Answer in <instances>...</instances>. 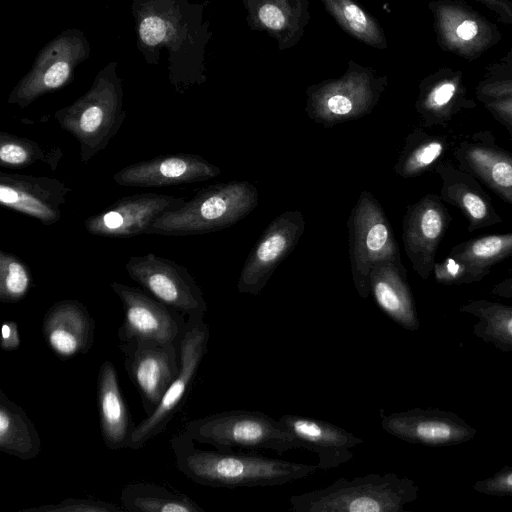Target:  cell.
<instances>
[{
	"label": "cell",
	"instance_id": "30",
	"mask_svg": "<svg viewBox=\"0 0 512 512\" xmlns=\"http://www.w3.org/2000/svg\"><path fill=\"white\" fill-rule=\"evenodd\" d=\"M0 451L21 460L41 452L39 433L25 410L0 390Z\"/></svg>",
	"mask_w": 512,
	"mask_h": 512
},
{
	"label": "cell",
	"instance_id": "42",
	"mask_svg": "<svg viewBox=\"0 0 512 512\" xmlns=\"http://www.w3.org/2000/svg\"><path fill=\"white\" fill-rule=\"evenodd\" d=\"M490 294L495 297L512 299V267L506 277L493 285Z\"/></svg>",
	"mask_w": 512,
	"mask_h": 512
},
{
	"label": "cell",
	"instance_id": "38",
	"mask_svg": "<svg viewBox=\"0 0 512 512\" xmlns=\"http://www.w3.org/2000/svg\"><path fill=\"white\" fill-rule=\"evenodd\" d=\"M472 489L488 496L512 497V466H504L488 478L477 480Z\"/></svg>",
	"mask_w": 512,
	"mask_h": 512
},
{
	"label": "cell",
	"instance_id": "36",
	"mask_svg": "<svg viewBox=\"0 0 512 512\" xmlns=\"http://www.w3.org/2000/svg\"><path fill=\"white\" fill-rule=\"evenodd\" d=\"M474 93L479 102L512 98V47L484 69Z\"/></svg>",
	"mask_w": 512,
	"mask_h": 512
},
{
	"label": "cell",
	"instance_id": "15",
	"mask_svg": "<svg viewBox=\"0 0 512 512\" xmlns=\"http://www.w3.org/2000/svg\"><path fill=\"white\" fill-rule=\"evenodd\" d=\"M452 215L439 195L429 193L407 207L402 221L405 253L417 275L427 280L434 269L436 254Z\"/></svg>",
	"mask_w": 512,
	"mask_h": 512
},
{
	"label": "cell",
	"instance_id": "8",
	"mask_svg": "<svg viewBox=\"0 0 512 512\" xmlns=\"http://www.w3.org/2000/svg\"><path fill=\"white\" fill-rule=\"evenodd\" d=\"M210 329L204 316L188 317L180 340V370L163 395L157 408L139 424L128 448L138 450L161 434L181 408L196 378L200 364L208 351Z\"/></svg>",
	"mask_w": 512,
	"mask_h": 512
},
{
	"label": "cell",
	"instance_id": "25",
	"mask_svg": "<svg viewBox=\"0 0 512 512\" xmlns=\"http://www.w3.org/2000/svg\"><path fill=\"white\" fill-rule=\"evenodd\" d=\"M441 179L440 194L444 203L456 206L467 220L468 232L503 222L488 193L469 172L444 160L434 171Z\"/></svg>",
	"mask_w": 512,
	"mask_h": 512
},
{
	"label": "cell",
	"instance_id": "33",
	"mask_svg": "<svg viewBox=\"0 0 512 512\" xmlns=\"http://www.w3.org/2000/svg\"><path fill=\"white\" fill-rule=\"evenodd\" d=\"M326 11L349 35L371 47L388 46L384 31L377 20L354 0H321Z\"/></svg>",
	"mask_w": 512,
	"mask_h": 512
},
{
	"label": "cell",
	"instance_id": "14",
	"mask_svg": "<svg viewBox=\"0 0 512 512\" xmlns=\"http://www.w3.org/2000/svg\"><path fill=\"white\" fill-rule=\"evenodd\" d=\"M304 229L305 220L299 210L277 216L250 251L237 282L238 292L259 295L278 265L298 244Z\"/></svg>",
	"mask_w": 512,
	"mask_h": 512
},
{
	"label": "cell",
	"instance_id": "1",
	"mask_svg": "<svg viewBox=\"0 0 512 512\" xmlns=\"http://www.w3.org/2000/svg\"><path fill=\"white\" fill-rule=\"evenodd\" d=\"M184 431L170 444L176 468L191 481L214 488L284 485L316 473L317 465L271 458L257 451L204 450Z\"/></svg>",
	"mask_w": 512,
	"mask_h": 512
},
{
	"label": "cell",
	"instance_id": "34",
	"mask_svg": "<svg viewBox=\"0 0 512 512\" xmlns=\"http://www.w3.org/2000/svg\"><path fill=\"white\" fill-rule=\"evenodd\" d=\"M59 148L50 150L38 142L7 132L0 133V165L6 168L21 169L38 162L49 164L54 170L62 157Z\"/></svg>",
	"mask_w": 512,
	"mask_h": 512
},
{
	"label": "cell",
	"instance_id": "11",
	"mask_svg": "<svg viewBox=\"0 0 512 512\" xmlns=\"http://www.w3.org/2000/svg\"><path fill=\"white\" fill-rule=\"evenodd\" d=\"M438 46L468 61L481 57L498 44L502 35L495 24L458 0L428 3Z\"/></svg>",
	"mask_w": 512,
	"mask_h": 512
},
{
	"label": "cell",
	"instance_id": "9",
	"mask_svg": "<svg viewBox=\"0 0 512 512\" xmlns=\"http://www.w3.org/2000/svg\"><path fill=\"white\" fill-rule=\"evenodd\" d=\"M89 52V43L82 31H63L39 52L31 70L11 91L8 103L26 108L44 94L66 86L72 81L75 68L89 57Z\"/></svg>",
	"mask_w": 512,
	"mask_h": 512
},
{
	"label": "cell",
	"instance_id": "17",
	"mask_svg": "<svg viewBox=\"0 0 512 512\" xmlns=\"http://www.w3.org/2000/svg\"><path fill=\"white\" fill-rule=\"evenodd\" d=\"M510 257L512 232L481 235L455 244L441 261H436L432 274L443 285L473 284Z\"/></svg>",
	"mask_w": 512,
	"mask_h": 512
},
{
	"label": "cell",
	"instance_id": "37",
	"mask_svg": "<svg viewBox=\"0 0 512 512\" xmlns=\"http://www.w3.org/2000/svg\"><path fill=\"white\" fill-rule=\"evenodd\" d=\"M125 511L114 503L86 498H66L57 504H45L24 509L23 512H121Z\"/></svg>",
	"mask_w": 512,
	"mask_h": 512
},
{
	"label": "cell",
	"instance_id": "6",
	"mask_svg": "<svg viewBox=\"0 0 512 512\" xmlns=\"http://www.w3.org/2000/svg\"><path fill=\"white\" fill-rule=\"evenodd\" d=\"M388 84L386 75L348 62L345 73L306 89L305 112L315 123L325 127L359 119L372 112Z\"/></svg>",
	"mask_w": 512,
	"mask_h": 512
},
{
	"label": "cell",
	"instance_id": "29",
	"mask_svg": "<svg viewBox=\"0 0 512 512\" xmlns=\"http://www.w3.org/2000/svg\"><path fill=\"white\" fill-rule=\"evenodd\" d=\"M459 137L452 131L428 132L416 128L406 139L394 171L402 178H414L430 171L453 152Z\"/></svg>",
	"mask_w": 512,
	"mask_h": 512
},
{
	"label": "cell",
	"instance_id": "23",
	"mask_svg": "<svg viewBox=\"0 0 512 512\" xmlns=\"http://www.w3.org/2000/svg\"><path fill=\"white\" fill-rule=\"evenodd\" d=\"M278 420L305 450L318 455L319 470L326 471L350 461L354 457L352 449L364 443L362 438L325 420L295 414H284Z\"/></svg>",
	"mask_w": 512,
	"mask_h": 512
},
{
	"label": "cell",
	"instance_id": "32",
	"mask_svg": "<svg viewBox=\"0 0 512 512\" xmlns=\"http://www.w3.org/2000/svg\"><path fill=\"white\" fill-rule=\"evenodd\" d=\"M120 503L125 511L132 512H206L189 496L149 482L125 485Z\"/></svg>",
	"mask_w": 512,
	"mask_h": 512
},
{
	"label": "cell",
	"instance_id": "39",
	"mask_svg": "<svg viewBox=\"0 0 512 512\" xmlns=\"http://www.w3.org/2000/svg\"><path fill=\"white\" fill-rule=\"evenodd\" d=\"M480 103L506 129L512 141V98L485 99Z\"/></svg>",
	"mask_w": 512,
	"mask_h": 512
},
{
	"label": "cell",
	"instance_id": "35",
	"mask_svg": "<svg viewBox=\"0 0 512 512\" xmlns=\"http://www.w3.org/2000/svg\"><path fill=\"white\" fill-rule=\"evenodd\" d=\"M32 285L28 266L12 253L0 251V301L17 303L22 300Z\"/></svg>",
	"mask_w": 512,
	"mask_h": 512
},
{
	"label": "cell",
	"instance_id": "24",
	"mask_svg": "<svg viewBox=\"0 0 512 512\" xmlns=\"http://www.w3.org/2000/svg\"><path fill=\"white\" fill-rule=\"evenodd\" d=\"M41 329L46 344L62 359L87 353L95 339V321L75 299L55 302L45 313Z\"/></svg>",
	"mask_w": 512,
	"mask_h": 512
},
{
	"label": "cell",
	"instance_id": "7",
	"mask_svg": "<svg viewBox=\"0 0 512 512\" xmlns=\"http://www.w3.org/2000/svg\"><path fill=\"white\" fill-rule=\"evenodd\" d=\"M349 257L358 295H370V272L382 260L401 263L398 243L382 206L368 191H362L348 221Z\"/></svg>",
	"mask_w": 512,
	"mask_h": 512
},
{
	"label": "cell",
	"instance_id": "21",
	"mask_svg": "<svg viewBox=\"0 0 512 512\" xmlns=\"http://www.w3.org/2000/svg\"><path fill=\"white\" fill-rule=\"evenodd\" d=\"M70 191V187L55 178L0 172L1 205L44 225L59 221L61 206Z\"/></svg>",
	"mask_w": 512,
	"mask_h": 512
},
{
	"label": "cell",
	"instance_id": "13",
	"mask_svg": "<svg viewBox=\"0 0 512 512\" xmlns=\"http://www.w3.org/2000/svg\"><path fill=\"white\" fill-rule=\"evenodd\" d=\"M128 377L141 397L146 416L159 405L180 370V344L129 341L120 344Z\"/></svg>",
	"mask_w": 512,
	"mask_h": 512
},
{
	"label": "cell",
	"instance_id": "22",
	"mask_svg": "<svg viewBox=\"0 0 512 512\" xmlns=\"http://www.w3.org/2000/svg\"><path fill=\"white\" fill-rule=\"evenodd\" d=\"M475 107L461 70L442 67L419 83L415 109L425 128H447L459 113Z\"/></svg>",
	"mask_w": 512,
	"mask_h": 512
},
{
	"label": "cell",
	"instance_id": "18",
	"mask_svg": "<svg viewBox=\"0 0 512 512\" xmlns=\"http://www.w3.org/2000/svg\"><path fill=\"white\" fill-rule=\"evenodd\" d=\"M186 200V197L152 192L125 196L100 213L88 217L84 222L85 228L94 236L109 238L145 234L155 220Z\"/></svg>",
	"mask_w": 512,
	"mask_h": 512
},
{
	"label": "cell",
	"instance_id": "26",
	"mask_svg": "<svg viewBox=\"0 0 512 512\" xmlns=\"http://www.w3.org/2000/svg\"><path fill=\"white\" fill-rule=\"evenodd\" d=\"M247 23L273 37L280 51L294 47L310 20L309 0H243Z\"/></svg>",
	"mask_w": 512,
	"mask_h": 512
},
{
	"label": "cell",
	"instance_id": "16",
	"mask_svg": "<svg viewBox=\"0 0 512 512\" xmlns=\"http://www.w3.org/2000/svg\"><path fill=\"white\" fill-rule=\"evenodd\" d=\"M380 425L402 441L428 447H450L471 441L477 430L459 415L438 408H412L381 415Z\"/></svg>",
	"mask_w": 512,
	"mask_h": 512
},
{
	"label": "cell",
	"instance_id": "19",
	"mask_svg": "<svg viewBox=\"0 0 512 512\" xmlns=\"http://www.w3.org/2000/svg\"><path fill=\"white\" fill-rule=\"evenodd\" d=\"M452 155L457 165L512 206V153L490 130L459 137Z\"/></svg>",
	"mask_w": 512,
	"mask_h": 512
},
{
	"label": "cell",
	"instance_id": "41",
	"mask_svg": "<svg viewBox=\"0 0 512 512\" xmlns=\"http://www.w3.org/2000/svg\"><path fill=\"white\" fill-rule=\"evenodd\" d=\"M490 10L502 23L512 27V0H475Z\"/></svg>",
	"mask_w": 512,
	"mask_h": 512
},
{
	"label": "cell",
	"instance_id": "27",
	"mask_svg": "<svg viewBox=\"0 0 512 512\" xmlns=\"http://www.w3.org/2000/svg\"><path fill=\"white\" fill-rule=\"evenodd\" d=\"M370 294L395 323L409 331L419 329L415 300L402 263L391 260L376 262L370 272Z\"/></svg>",
	"mask_w": 512,
	"mask_h": 512
},
{
	"label": "cell",
	"instance_id": "20",
	"mask_svg": "<svg viewBox=\"0 0 512 512\" xmlns=\"http://www.w3.org/2000/svg\"><path fill=\"white\" fill-rule=\"evenodd\" d=\"M220 173L219 167L200 155L178 153L127 165L113 179L120 186L160 188L202 182Z\"/></svg>",
	"mask_w": 512,
	"mask_h": 512
},
{
	"label": "cell",
	"instance_id": "40",
	"mask_svg": "<svg viewBox=\"0 0 512 512\" xmlns=\"http://www.w3.org/2000/svg\"><path fill=\"white\" fill-rule=\"evenodd\" d=\"M21 345L18 324L15 321H6L1 327L0 346L3 351L17 350Z\"/></svg>",
	"mask_w": 512,
	"mask_h": 512
},
{
	"label": "cell",
	"instance_id": "28",
	"mask_svg": "<svg viewBox=\"0 0 512 512\" xmlns=\"http://www.w3.org/2000/svg\"><path fill=\"white\" fill-rule=\"evenodd\" d=\"M97 409L105 446L110 450L128 448L136 425L123 397L115 366L108 360L98 371Z\"/></svg>",
	"mask_w": 512,
	"mask_h": 512
},
{
	"label": "cell",
	"instance_id": "5",
	"mask_svg": "<svg viewBox=\"0 0 512 512\" xmlns=\"http://www.w3.org/2000/svg\"><path fill=\"white\" fill-rule=\"evenodd\" d=\"M183 431L218 450H272L281 455L304 449L279 420L260 411L239 409L207 415L189 421Z\"/></svg>",
	"mask_w": 512,
	"mask_h": 512
},
{
	"label": "cell",
	"instance_id": "10",
	"mask_svg": "<svg viewBox=\"0 0 512 512\" xmlns=\"http://www.w3.org/2000/svg\"><path fill=\"white\" fill-rule=\"evenodd\" d=\"M125 269L151 296L187 318L205 316L207 303L202 290L184 266L148 253L130 257Z\"/></svg>",
	"mask_w": 512,
	"mask_h": 512
},
{
	"label": "cell",
	"instance_id": "2",
	"mask_svg": "<svg viewBox=\"0 0 512 512\" xmlns=\"http://www.w3.org/2000/svg\"><path fill=\"white\" fill-rule=\"evenodd\" d=\"M418 492L410 478L394 472L369 473L339 478L326 487L293 495L289 502L293 512H405Z\"/></svg>",
	"mask_w": 512,
	"mask_h": 512
},
{
	"label": "cell",
	"instance_id": "3",
	"mask_svg": "<svg viewBox=\"0 0 512 512\" xmlns=\"http://www.w3.org/2000/svg\"><path fill=\"white\" fill-rule=\"evenodd\" d=\"M258 200L257 188L248 181L210 185L160 216L145 234L191 236L218 231L246 217Z\"/></svg>",
	"mask_w": 512,
	"mask_h": 512
},
{
	"label": "cell",
	"instance_id": "31",
	"mask_svg": "<svg viewBox=\"0 0 512 512\" xmlns=\"http://www.w3.org/2000/svg\"><path fill=\"white\" fill-rule=\"evenodd\" d=\"M459 312L477 318L473 334L502 352H512V305L487 299H473L459 307Z\"/></svg>",
	"mask_w": 512,
	"mask_h": 512
},
{
	"label": "cell",
	"instance_id": "4",
	"mask_svg": "<svg viewBox=\"0 0 512 512\" xmlns=\"http://www.w3.org/2000/svg\"><path fill=\"white\" fill-rule=\"evenodd\" d=\"M125 117L123 88L115 62L97 74L83 96L55 113L60 127L78 142L82 163L107 147Z\"/></svg>",
	"mask_w": 512,
	"mask_h": 512
},
{
	"label": "cell",
	"instance_id": "12",
	"mask_svg": "<svg viewBox=\"0 0 512 512\" xmlns=\"http://www.w3.org/2000/svg\"><path fill=\"white\" fill-rule=\"evenodd\" d=\"M110 286L124 311L123 323L118 329L120 343L150 341L180 344L187 321L183 314L141 289L116 281Z\"/></svg>",
	"mask_w": 512,
	"mask_h": 512
}]
</instances>
